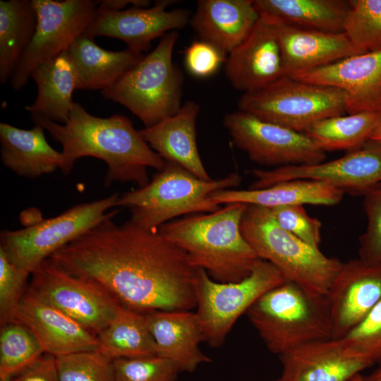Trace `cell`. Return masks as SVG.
Listing matches in <instances>:
<instances>
[{
    "mask_svg": "<svg viewBox=\"0 0 381 381\" xmlns=\"http://www.w3.org/2000/svg\"><path fill=\"white\" fill-rule=\"evenodd\" d=\"M110 215L52 254L49 259L75 277L98 284L121 306L139 313L196 308L198 269L186 253L158 230Z\"/></svg>",
    "mask_w": 381,
    "mask_h": 381,
    "instance_id": "6da1fadb",
    "label": "cell"
},
{
    "mask_svg": "<svg viewBox=\"0 0 381 381\" xmlns=\"http://www.w3.org/2000/svg\"><path fill=\"white\" fill-rule=\"evenodd\" d=\"M31 118L61 143L64 156L61 170L64 174L71 171L79 158L92 157L107 165L105 186L120 181L134 182L142 188L150 182L148 167L160 171L166 165V161L150 147L123 115L98 117L74 102L68 121L64 124L40 116Z\"/></svg>",
    "mask_w": 381,
    "mask_h": 381,
    "instance_id": "7a4b0ae2",
    "label": "cell"
},
{
    "mask_svg": "<svg viewBox=\"0 0 381 381\" xmlns=\"http://www.w3.org/2000/svg\"><path fill=\"white\" fill-rule=\"evenodd\" d=\"M247 206L227 204L213 212L171 220L158 231L186 253L194 267L204 270L213 280L239 282L260 259L241 230Z\"/></svg>",
    "mask_w": 381,
    "mask_h": 381,
    "instance_id": "3957f363",
    "label": "cell"
},
{
    "mask_svg": "<svg viewBox=\"0 0 381 381\" xmlns=\"http://www.w3.org/2000/svg\"><path fill=\"white\" fill-rule=\"evenodd\" d=\"M246 314L267 349L279 356L332 338L326 296L312 294L290 281L267 291Z\"/></svg>",
    "mask_w": 381,
    "mask_h": 381,
    "instance_id": "277c9868",
    "label": "cell"
},
{
    "mask_svg": "<svg viewBox=\"0 0 381 381\" xmlns=\"http://www.w3.org/2000/svg\"><path fill=\"white\" fill-rule=\"evenodd\" d=\"M241 177L236 173L205 181L174 162L155 174L149 183L119 196L117 207L128 208L129 219L148 230L181 215L210 213L221 208L210 198L212 193L238 186Z\"/></svg>",
    "mask_w": 381,
    "mask_h": 381,
    "instance_id": "5b68a950",
    "label": "cell"
},
{
    "mask_svg": "<svg viewBox=\"0 0 381 381\" xmlns=\"http://www.w3.org/2000/svg\"><path fill=\"white\" fill-rule=\"evenodd\" d=\"M241 230L257 256L275 266L287 281L312 294L327 295L341 260L325 255L282 228L266 207L248 205Z\"/></svg>",
    "mask_w": 381,
    "mask_h": 381,
    "instance_id": "8992f818",
    "label": "cell"
},
{
    "mask_svg": "<svg viewBox=\"0 0 381 381\" xmlns=\"http://www.w3.org/2000/svg\"><path fill=\"white\" fill-rule=\"evenodd\" d=\"M177 30L166 33L157 47L116 83L101 91L105 99L129 109L150 127L181 108L183 76L173 63Z\"/></svg>",
    "mask_w": 381,
    "mask_h": 381,
    "instance_id": "52a82bcc",
    "label": "cell"
},
{
    "mask_svg": "<svg viewBox=\"0 0 381 381\" xmlns=\"http://www.w3.org/2000/svg\"><path fill=\"white\" fill-rule=\"evenodd\" d=\"M238 110L306 133L322 119L346 113V95L339 88L284 75L258 90L243 93Z\"/></svg>",
    "mask_w": 381,
    "mask_h": 381,
    "instance_id": "ba28073f",
    "label": "cell"
},
{
    "mask_svg": "<svg viewBox=\"0 0 381 381\" xmlns=\"http://www.w3.org/2000/svg\"><path fill=\"white\" fill-rule=\"evenodd\" d=\"M119 195L78 204L60 214L18 230H3L1 245L8 258L30 274L55 252L108 217Z\"/></svg>",
    "mask_w": 381,
    "mask_h": 381,
    "instance_id": "9c48e42d",
    "label": "cell"
},
{
    "mask_svg": "<svg viewBox=\"0 0 381 381\" xmlns=\"http://www.w3.org/2000/svg\"><path fill=\"white\" fill-rule=\"evenodd\" d=\"M286 279L268 261L258 259L251 273L235 282H218L198 269L195 312L204 341L213 347L223 344L235 322L265 293Z\"/></svg>",
    "mask_w": 381,
    "mask_h": 381,
    "instance_id": "30bf717a",
    "label": "cell"
},
{
    "mask_svg": "<svg viewBox=\"0 0 381 381\" xmlns=\"http://www.w3.org/2000/svg\"><path fill=\"white\" fill-rule=\"evenodd\" d=\"M37 22L35 35L10 78L14 90H21L41 64L68 50L95 20L98 1L33 0Z\"/></svg>",
    "mask_w": 381,
    "mask_h": 381,
    "instance_id": "8fae6325",
    "label": "cell"
},
{
    "mask_svg": "<svg viewBox=\"0 0 381 381\" xmlns=\"http://www.w3.org/2000/svg\"><path fill=\"white\" fill-rule=\"evenodd\" d=\"M234 145L260 165H313L326 153L306 133L263 121L237 110L223 119Z\"/></svg>",
    "mask_w": 381,
    "mask_h": 381,
    "instance_id": "7c38bea8",
    "label": "cell"
},
{
    "mask_svg": "<svg viewBox=\"0 0 381 381\" xmlns=\"http://www.w3.org/2000/svg\"><path fill=\"white\" fill-rule=\"evenodd\" d=\"M29 287L97 336L122 306L98 284L71 275L49 258L32 273Z\"/></svg>",
    "mask_w": 381,
    "mask_h": 381,
    "instance_id": "4fadbf2b",
    "label": "cell"
},
{
    "mask_svg": "<svg viewBox=\"0 0 381 381\" xmlns=\"http://www.w3.org/2000/svg\"><path fill=\"white\" fill-rule=\"evenodd\" d=\"M249 189H262L298 179L326 183L351 195H362L381 183V141L369 140L362 147L329 162L290 165L270 170L253 169Z\"/></svg>",
    "mask_w": 381,
    "mask_h": 381,
    "instance_id": "5bb4252c",
    "label": "cell"
},
{
    "mask_svg": "<svg viewBox=\"0 0 381 381\" xmlns=\"http://www.w3.org/2000/svg\"><path fill=\"white\" fill-rule=\"evenodd\" d=\"M225 74L243 93L258 90L284 76L277 19L260 14L247 37L229 54Z\"/></svg>",
    "mask_w": 381,
    "mask_h": 381,
    "instance_id": "9a60e30c",
    "label": "cell"
},
{
    "mask_svg": "<svg viewBox=\"0 0 381 381\" xmlns=\"http://www.w3.org/2000/svg\"><path fill=\"white\" fill-rule=\"evenodd\" d=\"M173 1H156L152 7L131 6L112 11L98 8L97 16L83 35L104 36L122 40L133 51L143 53L152 42L166 33L183 28L190 21L186 9L166 11Z\"/></svg>",
    "mask_w": 381,
    "mask_h": 381,
    "instance_id": "2e32d148",
    "label": "cell"
},
{
    "mask_svg": "<svg viewBox=\"0 0 381 381\" xmlns=\"http://www.w3.org/2000/svg\"><path fill=\"white\" fill-rule=\"evenodd\" d=\"M332 338L339 339L381 300V262L356 258L343 262L326 295Z\"/></svg>",
    "mask_w": 381,
    "mask_h": 381,
    "instance_id": "e0dca14e",
    "label": "cell"
},
{
    "mask_svg": "<svg viewBox=\"0 0 381 381\" xmlns=\"http://www.w3.org/2000/svg\"><path fill=\"white\" fill-rule=\"evenodd\" d=\"M11 322L25 325L36 337L44 353L55 358L97 348L96 335L47 302L29 286Z\"/></svg>",
    "mask_w": 381,
    "mask_h": 381,
    "instance_id": "ac0fdd59",
    "label": "cell"
},
{
    "mask_svg": "<svg viewBox=\"0 0 381 381\" xmlns=\"http://www.w3.org/2000/svg\"><path fill=\"white\" fill-rule=\"evenodd\" d=\"M290 77L344 90L348 114L381 110V51L349 56Z\"/></svg>",
    "mask_w": 381,
    "mask_h": 381,
    "instance_id": "d6986e66",
    "label": "cell"
},
{
    "mask_svg": "<svg viewBox=\"0 0 381 381\" xmlns=\"http://www.w3.org/2000/svg\"><path fill=\"white\" fill-rule=\"evenodd\" d=\"M279 357L283 381H349L373 365L349 353L334 338L301 345Z\"/></svg>",
    "mask_w": 381,
    "mask_h": 381,
    "instance_id": "ffe728a7",
    "label": "cell"
},
{
    "mask_svg": "<svg viewBox=\"0 0 381 381\" xmlns=\"http://www.w3.org/2000/svg\"><path fill=\"white\" fill-rule=\"evenodd\" d=\"M145 313L156 356L172 362L180 372L193 373L200 364L211 362L199 347L204 337L196 313L154 310Z\"/></svg>",
    "mask_w": 381,
    "mask_h": 381,
    "instance_id": "44dd1931",
    "label": "cell"
},
{
    "mask_svg": "<svg viewBox=\"0 0 381 381\" xmlns=\"http://www.w3.org/2000/svg\"><path fill=\"white\" fill-rule=\"evenodd\" d=\"M278 22L284 75L293 76L361 54L344 32L304 29Z\"/></svg>",
    "mask_w": 381,
    "mask_h": 381,
    "instance_id": "7402d4cb",
    "label": "cell"
},
{
    "mask_svg": "<svg viewBox=\"0 0 381 381\" xmlns=\"http://www.w3.org/2000/svg\"><path fill=\"white\" fill-rule=\"evenodd\" d=\"M199 105L186 101L174 115L139 131L144 140L166 162H174L198 178L210 181L200 159L196 143Z\"/></svg>",
    "mask_w": 381,
    "mask_h": 381,
    "instance_id": "603a6c76",
    "label": "cell"
},
{
    "mask_svg": "<svg viewBox=\"0 0 381 381\" xmlns=\"http://www.w3.org/2000/svg\"><path fill=\"white\" fill-rule=\"evenodd\" d=\"M259 18L253 0H200L189 23L200 40L226 55L247 37Z\"/></svg>",
    "mask_w": 381,
    "mask_h": 381,
    "instance_id": "cb8c5ba5",
    "label": "cell"
},
{
    "mask_svg": "<svg viewBox=\"0 0 381 381\" xmlns=\"http://www.w3.org/2000/svg\"><path fill=\"white\" fill-rule=\"evenodd\" d=\"M40 125L30 129L0 123L1 160L19 176L36 179L61 169L64 156L51 147Z\"/></svg>",
    "mask_w": 381,
    "mask_h": 381,
    "instance_id": "d4e9b609",
    "label": "cell"
},
{
    "mask_svg": "<svg viewBox=\"0 0 381 381\" xmlns=\"http://www.w3.org/2000/svg\"><path fill=\"white\" fill-rule=\"evenodd\" d=\"M344 192L326 183L306 179L281 182L262 189H223L212 193L216 204L243 203L272 209L289 205L338 204Z\"/></svg>",
    "mask_w": 381,
    "mask_h": 381,
    "instance_id": "484cf974",
    "label": "cell"
},
{
    "mask_svg": "<svg viewBox=\"0 0 381 381\" xmlns=\"http://www.w3.org/2000/svg\"><path fill=\"white\" fill-rule=\"evenodd\" d=\"M67 51L79 90L102 91L109 88L144 56L129 48L119 52L106 50L85 35L77 38Z\"/></svg>",
    "mask_w": 381,
    "mask_h": 381,
    "instance_id": "4316f807",
    "label": "cell"
},
{
    "mask_svg": "<svg viewBox=\"0 0 381 381\" xmlns=\"http://www.w3.org/2000/svg\"><path fill=\"white\" fill-rule=\"evenodd\" d=\"M37 88L35 102L25 107L31 116L66 123L74 102L76 78L68 51L39 65L30 75Z\"/></svg>",
    "mask_w": 381,
    "mask_h": 381,
    "instance_id": "83f0119b",
    "label": "cell"
},
{
    "mask_svg": "<svg viewBox=\"0 0 381 381\" xmlns=\"http://www.w3.org/2000/svg\"><path fill=\"white\" fill-rule=\"evenodd\" d=\"M259 14L304 29L343 32L346 0H253Z\"/></svg>",
    "mask_w": 381,
    "mask_h": 381,
    "instance_id": "f1b7e54d",
    "label": "cell"
},
{
    "mask_svg": "<svg viewBox=\"0 0 381 381\" xmlns=\"http://www.w3.org/2000/svg\"><path fill=\"white\" fill-rule=\"evenodd\" d=\"M33 0L0 1V82L10 80L36 30Z\"/></svg>",
    "mask_w": 381,
    "mask_h": 381,
    "instance_id": "f546056e",
    "label": "cell"
},
{
    "mask_svg": "<svg viewBox=\"0 0 381 381\" xmlns=\"http://www.w3.org/2000/svg\"><path fill=\"white\" fill-rule=\"evenodd\" d=\"M97 351L114 361L156 356L145 313L121 306L111 322L97 336Z\"/></svg>",
    "mask_w": 381,
    "mask_h": 381,
    "instance_id": "4dcf8cb0",
    "label": "cell"
},
{
    "mask_svg": "<svg viewBox=\"0 0 381 381\" xmlns=\"http://www.w3.org/2000/svg\"><path fill=\"white\" fill-rule=\"evenodd\" d=\"M381 121V110L364 111L322 119L306 133L325 152L362 147Z\"/></svg>",
    "mask_w": 381,
    "mask_h": 381,
    "instance_id": "1f68e13d",
    "label": "cell"
},
{
    "mask_svg": "<svg viewBox=\"0 0 381 381\" xmlns=\"http://www.w3.org/2000/svg\"><path fill=\"white\" fill-rule=\"evenodd\" d=\"M44 353L39 341L25 325L11 322L1 326L0 381L11 379Z\"/></svg>",
    "mask_w": 381,
    "mask_h": 381,
    "instance_id": "d6a6232c",
    "label": "cell"
},
{
    "mask_svg": "<svg viewBox=\"0 0 381 381\" xmlns=\"http://www.w3.org/2000/svg\"><path fill=\"white\" fill-rule=\"evenodd\" d=\"M343 32L361 53L381 51V0H349Z\"/></svg>",
    "mask_w": 381,
    "mask_h": 381,
    "instance_id": "836d02e7",
    "label": "cell"
},
{
    "mask_svg": "<svg viewBox=\"0 0 381 381\" xmlns=\"http://www.w3.org/2000/svg\"><path fill=\"white\" fill-rule=\"evenodd\" d=\"M60 381H115L113 361L97 350L56 358Z\"/></svg>",
    "mask_w": 381,
    "mask_h": 381,
    "instance_id": "e575fe53",
    "label": "cell"
},
{
    "mask_svg": "<svg viewBox=\"0 0 381 381\" xmlns=\"http://www.w3.org/2000/svg\"><path fill=\"white\" fill-rule=\"evenodd\" d=\"M339 339L349 353L381 367V300Z\"/></svg>",
    "mask_w": 381,
    "mask_h": 381,
    "instance_id": "d590c367",
    "label": "cell"
},
{
    "mask_svg": "<svg viewBox=\"0 0 381 381\" xmlns=\"http://www.w3.org/2000/svg\"><path fill=\"white\" fill-rule=\"evenodd\" d=\"M115 381H176L178 368L157 356L113 361Z\"/></svg>",
    "mask_w": 381,
    "mask_h": 381,
    "instance_id": "8d00e7d4",
    "label": "cell"
},
{
    "mask_svg": "<svg viewBox=\"0 0 381 381\" xmlns=\"http://www.w3.org/2000/svg\"><path fill=\"white\" fill-rule=\"evenodd\" d=\"M29 272L19 267L0 248V324L11 322L13 315L29 286Z\"/></svg>",
    "mask_w": 381,
    "mask_h": 381,
    "instance_id": "74e56055",
    "label": "cell"
},
{
    "mask_svg": "<svg viewBox=\"0 0 381 381\" xmlns=\"http://www.w3.org/2000/svg\"><path fill=\"white\" fill-rule=\"evenodd\" d=\"M368 218L365 231L359 237L358 258L365 262H381V183L363 194Z\"/></svg>",
    "mask_w": 381,
    "mask_h": 381,
    "instance_id": "f35d334b",
    "label": "cell"
},
{
    "mask_svg": "<svg viewBox=\"0 0 381 381\" xmlns=\"http://www.w3.org/2000/svg\"><path fill=\"white\" fill-rule=\"evenodd\" d=\"M278 224L307 244L319 248L321 222L308 214L303 205H289L270 209Z\"/></svg>",
    "mask_w": 381,
    "mask_h": 381,
    "instance_id": "ab89813d",
    "label": "cell"
},
{
    "mask_svg": "<svg viewBox=\"0 0 381 381\" xmlns=\"http://www.w3.org/2000/svg\"><path fill=\"white\" fill-rule=\"evenodd\" d=\"M226 59V55L217 47L202 40L193 42L185 50L186 68L199 78L213 75Z\"/></svg>",
    "mask_w": 381,
    "mask_h": 381,
    "instance_id": "60d3db41",
    "label": "cell"
},
{
    "mask_svg": "<svg viewBox=\"0 0 381 381\" xmlns=\"http://www.w3.org/2000/svg\"><path fill=\"white\" fill-rule=\"evenodd\" d=\"M10 380L11 381H60L56 365V358L44 353Z\"/></svg>",
    "mask_w": 381,
    "mask_h": 381,
    "instance_id": "b9f144b4",
    "label": "cell"
},
{
    "mask_svg": "<svg viewBox=\"0 0 381 381\" xmlns=\"http://www.w3.org/2000/svg\"><path fill=\"white\" fill-rule=\"evenodd\" d=\"M98 8L102 10L119 11L126 9L128 5L147 8L151 5L149 0H102L98 1Z\"/></svg>",
    "mask_w": 381,
    "mask_h": 381,
    "instance_id": "7bdbcfd3",
    "label": "cell"
},
{
    "mask_svg": "<svg viewBox=\"0 0 381 381\" xmlns=\"http://www.w3.org/2000/svg\"><path fill=\"white\" fill-rule=\"evenodd\" d=\"M364 381H381V367H378L367 376H363Z\"/></svg>",
    "mask_w": 381,
    "mask_h": 381,
    "instance_id": "ee69618b",
    "label": "cell"
},
{
    "mask_svg": "<svg viewBox=\"0 0 381 381\" xmlns=\"http://www.w3.org/2000/svg\"><path fill=\"white\" fill-rule=\"evenodd\" d=\"M370 140L381 141V121L372 134Z\"/></svg>",
    "mask_w": 381,
    "mask_h": 381,
    "instance_id": "f6af8a7d",
    "label": "cell"
},
{
    "mask_svg": "<svg viewBox=\"0 0 381 381\" xmlns=\"http://www.w3.org/2000/svg\"><path fill=\"white\" fill-rule=\"evenodd\" d=\"M349 381H364V380L363 375L361 373H358L351 377Z\"/></svg>",
    "mask_w": 381,
    "mask_h": 381,
    "instance_id": "bcb514c9",
    "label": "cell"
},
{
    "mask_svg": "<svg viewBox=\"0 0 381 381\" xmlns=\"http://www.w3.org/2000/svg\"><path fill=\"white\" fill-rule=\"evenodd\" d=\"M272 381H283L280 377L277 379V380H272Z\"/></svg>",
    "mask_w": 381,
    "mask_h": 381,
    "instance_id": "7dc6e473",
    "label": "cell"
},
{
    "mask_svg": "<svg viewBox=\"0 0 381 381\" xmlns=\"http://www.w3.org/2000/svg\"><path fill=\"white\" fill-rule=\"evenodd\" d=\"M5 381H11V380H10V379H8V380H5Z\"/></svg>",
    "mask_w": 381,
    "mask_h": 381,
    "instance_id": "c3c4849f",
    "label": "cell"
}]
</instances>
